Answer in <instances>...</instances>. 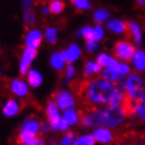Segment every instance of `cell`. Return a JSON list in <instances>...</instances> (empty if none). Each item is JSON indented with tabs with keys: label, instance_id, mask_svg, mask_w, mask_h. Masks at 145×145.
I'll use <instances>...</instances> for the list:
<instances>
[{
	"label": "cell",
	"instance_id": "ab89813d",
	"mask_svg": "<svg viewBox=\"0 0 145 145\" xmlns=\"http://www.w3.org/2000/svg\"><path fill=\"white\" fill-rule=\"evenodd\" d=\"M140 102H143V103H145V90H144V92L141 93V96H140Z\"/></svg>",
	"mask_w": 145,
	"mask_h": 145
},
{
	"label": "cell",
	"instance_id": "e575fe53",
	"mask_svg": "<svg viewBox=\"0 0 145 145\" xmlns=\"http://www.w3.org/2000/svg\"><path fill=\"white\" fill-rule=\"evenodd\" d=\"M52 132H54V129L48 121L41 124V134H43V135H48V134H50Z\"/></svg>",
	"mask_w": 145,
	"mask_h": 145
},
{
	"label": "cell",
	"instance_id": "8992f818",
	"mask_svg": "<svg viewBox=\"0 0 145 145\" xmlns=\"http://www.w3.org/2000/svg\"><path fill=\"white\" fill-rule=\"evenodd\" d=\"M46 117H47V121L53 127L54 132H58L59 123L61 121V118H63V113H61V110L58 107V105L54 100H49L46 105Z\"/></svg>",
	"mask_w": 145,
	"mask_h": 145
},
{
	"label": "cell",
	"instance_id": "603a6c76",
	"mask_svg": "<svg viewBox=\"0 0 145 145\" xmlns=\"http://www.w3.org/2000/svg\"><path fill=\"white\" fill-rule=\"evenodd\" d=\"M129 114L137 117L139 121L145 123V103L140 102V101H137V102H133L129 106Z\"/></svg>",
	"mask_w": 145,
	"mask_h": 145
},
{
	"label": "cell",
	"instance_id": "5b68a950",
	"mask_svg": "<svg viewBox=\"0 0 145 145\" xmlns=\"http://www.w3.org/2000/svg\"><path fill=\"white\" fill-rule=\"evenodd\" d=\"M43 42H44L43 31L38 27H30L24 36V46L28 47V48L39 49Z\"/></svg>",
	"mask_w": 145,
	"mask_h": 145
},
{
	"label": "cell",
	"instance_id": "44dd1931",
	"mask_svg": "<svg viewBox=\"0 0 145 145\" xmlns=\"http://www.w3.org/2000/svg\"><path fill=\"white\" fill-rule=\"evenodd\" d=\"M96 60L99 61L100 65H101L102 68H111V67H114V65L119 61L114 54L112 56V54L106 53V52H102V53H99V54H97Z\"/></svg>",
	"mask_w": 145,
	"mask_h": 145
},
{
	"label": "cell",
	"instance_id": "836d02e7",
	"mask_svg": "<svg viewBox=\"0 0 145 145\" xmlns=\"http://www.w3.org/2000/svg\"><path fill=\"white\" fill-rule=\"evenodd\" d=\"M85 50L88 53H96L100 49V42L92 39H85Z\"/></svg>",
	"mask_w": 145,
	"mask_h": 145
},
{
	"label": "cell",
	"instance_id": "52a82bcc",
	"mask_svg": "<svg viewBox=\"0 0 145 145\" xmlns=\"http://www.w3.org/2000/svg\"><path fill=\"white\" fill-rule=\"evenodd\" d=\"M37 54H38V49L28 48V47H25L24 48L22 53L20 56V60H19V72L21 75L27 74V71L31 69L35 59L37 58Z\"/></svg>",
	"mask_w": 145,
	"mask_h": 145
},
{
	"label": "cell",
	"instance_id": "2e32d148",
	"mask_svg": "<svg viewBox=\"0 0 145 145\" xmlns=\"http://www.w3.org/2000/svg\"><path fill=\"white\" fill-rule=\"evenodd\" d=\"M128 33L133 39V43L135 46H140L143 43V28L135 21L128 22Z\"/></svg>",
	"mask_w": 145,
	"mask_h": 145
},
{
	"label": "cell",
	"instance_id": "9a60e30c",
	"mask_svg": "<svg viewBox=\"0 0 145 145\" xmlns=\"http://www.w3.org/2000/svg\"><path fill=\"white\" fill-rule=\"evenodd\" d=\"M130 65L138 72L145 71V50L144 49H135L132 59H130Z\"/></svg>",
	"mask_w": 145,
	"mask_h": 145
},
{
	"label": "cell",
	"instance_id": "f1b7e54d",
	"mask_svg": "<svg viewBox=\"0 0 145 145\" xmlns=\"http://www.w3.org/2000/svg\"><path fill=\"white\" fill-rule=\"evenodd\" d=\"M70 3L79 11H89L92 9L91 0H70Z\"/></svg>",
	"mask_w": 145,
	"mask_h": 145
},
{
	"label": "cell",
	"instance_id": "ba28073f",
	"mask_svg": "<svg viewBox=\"0 0 145 145\" xmlns=\"http://www.w3.org/2000/svg\"><path fill=\"white\" fill-rule=\"evenodd\" d=\"M53 100L57 102L58 107H59L61 111L75 107V97L69 90H65V89L58 90V91L54 92Z\"/></svg>",
	"mask_w": 145,
	"mask_h": 145
},
{
	"label": "cell",
	"instance_id": "484cf974",
	"mask_svg": "<svg viewBox=\"0 0 145 145\" xmlns=\"http://www.w3.org/2000/svg\"><path fill=\"white\" fill-rule=\"evenodd\" d=\"M106 36V30L102 26V24H96L95 26H92V31H91V36H90L89 39H92V41H97L101 42Z\"/></svg>",
	"mask_w": 145,
	"mask_h": 145
},
{
	"label": "cell",
	"instance_id": "d6a6232c",
	"mask_svg": "<svg viewBox=\"0 0 145 145\" xmlns=\"http://www.w3.org/2000/svg\"><path fill=\"white\" fill-rule=\"evenodd\" d=\"M75 134L70 132V130H67V132H64L63 137H61V139L59 140V144L60 145H71L74 144V140H75Z\"/></svg>",
	"mask_w": 145,
	"mask_h": 145
},
{
	"label": "cell",
	"instance_id": "7a4b0ae2",
	"mask_svg": "<svg viewBox=\"0 0 145 145\" xmlns=\"http://www.w3.org/2000/svg\"><path fill=\"white\" fill-rule=\"evenodd\" d=\"M118 85L106 80L102 76L90 80L85 85L84 97L85 101L92 107L106 106L111 102L114 92L117 91Z\"/></svg>",
	"mask_w": 145,
	"mask_h": 145
},
{
	"label": "cell",
	"instance_id": "83f0119b",
	"mask_svg": "<svg viewBox=\"0 0 145 145\" xmlns=\"http://www.w3.org/2000/svg\"><path fill=\"white\" fill-rule=\"evenodd\" d=\"M48 8L52 15H60L65 9V3L63 0H50Z\"/></svg>",
	"mask_w": 145,
	"mask_h": 145
},
{
	"label": "cell",
	"instance_id": "e0dca14e",
	"mask_svg": "<svg viewBox=\"0 0 145 145\" xmlns=\"http://www.w3.org/2000/svg\"><path fill=\"white\" fill-rule=\"evenodd\" d=\"M102 67L97 60H88L84 65V70H82V75L85 79H92L95 75H100L102 71Z\"/></svg>",
	"mask_w": 145,
	"mask_h": 145
},
{
	"label": "cell",
	"instance_id": "4dcf8cb0",
	"mask_svg": "<svg viewBox=\"0 0 145 145\" xmlns=\"http://www.w3.org/2000/svg\"><path fill=\"white\" fill-rule=\"evenodd\" d=\"M91 31H92V26L85 25V26H81L76 32H75V36H76L78 38H81V39H89L90 36H91Z\"/></svg>",
	"mask_w": 145,
	"mask_h": 145
},
{
	"label": "cell",
	"instance_id": "7402d4cb",
	"mask_svg": "<svg viewBox=\"0 0 145 145\" xmlns=\"http://www.w3.org/2000/svg\"><path fill=\"white\" fill-rule=\"evenodd\" d=\"M113 68V70L116 71V74L118 75V78L121 79V80L123 81L124 79L128 76V75L132 72L133 70V68H132V65H130L128 61H122V60H119L117 64L114 65V67H112Z\"/></svg>",
	"mask_w": 145,
	"mask_h": 145
},
{
	"label": "cell",
	"instance_id": "277c9868",
	"mask_svg": "<svg viewBox=\"0 0 145 145\" xmlns=\"http://www.w3.org/2000/svg\"><path fill=\"white\" fill-rule=\"evenodd\" d=\"M135 46L134 43L125 41V39H121V41L116 42L113 46V54L117 57L118 60L122 61H130L134 52H135Z\"/></svg>",
	"mask_w": 145,
	"mask_h": 145
},
{
	"label": "cell",
	"instance_id": "ac0fdd59",
	"mask_svg": "<svg viewBox=\"0 0 145 145\" xmlns=\"http://www.w3.org/2000/svg\"><path fill=\"white\" fill-rule=\"evenodd\" d=\"M49 65L53 70L56 71H64L67 67V61H65L63 52H54L49 57Z\"/></svg>",
	"mask_w": 145,
	"mask_h": 145
},
{
	"label": "cell",
	"instance_id": "5bb4252c",
	"mask_svg": "<svg viewBox=\"0 0 145 145\" xmlns=\"http://www.w3.org/2000/svg\"><path fill=\"white\" fill-rule=\"evenodd\" d=\"M26 76V81L28 82L30 88L32 89H38L41 88L44 79H43V75L42 72L38 70V69H35V68H31L30 70L27 71V74L25 75Z\"/></svg>",
	"mask_w": 145,
	"mask_h": 145
},
{
	"label": "cell",
	"instance_id": "8fae6325",
	"mask_svg": "<svg viewBox=\"0 0 145 145\" xmlns=\"http://www.w3.org/2000/svg\"><path fill=\"white\" fill-rule=\"evenodd\" d=\"M61 52H63V54H64L67 64L76 63L82 56V48L79 43H70V44L65 47Z\"/></svg>",
	"mask_w": 145,
	"mask_h": 145
},
{
	"label": "cell",
	"instance_id": "f546056e",
	"mask_svg": "<svg viewBox=\"0 0 145 145\" xmlns=\"http://www.w3.org/2000/svg\"><path fill=\"white\" fill-rule=\"evenodd\" d=\"M22 21L24 25L26 27H32L37 21V15L32 11V10H27V11H24L22 15Z\"/></svg>",
	"mask_w": 145,
	"mask_h": 145
},
{
	"label": "cell",
	"instance_id": "1f68e13d",
	"mask_svg": "<svg viewBox=\"0 0 145 145\" xmlns=\"http://www.w3.org/2000/svg\"><path fill=\"white\" fill-rule=\"evenodd\" d=\"M76 76V68L74 64H67V67L64 69V80L65 82H69Z\"/></svg>",
	"mask_w": 145,
	"mask_h": 145
},
{
	"label": "cell",
	"instance_id": "74e56055",
	"mask_svg": "<svg viewBox=\"0 0 145 145\" xmlns=\"http://www.w3.org/2000/svg\"><path fill=\"white\" fill-rule=\"evenodd\" d=\"M41 14L43 16H48L50 15V11H49V8H48V5H42L41 6Z\"/></svg>",
	"mask_w": 145,
	"mask_h": 145
},
{
	"label": "cell",
	"instance_id": "9c48e42d",
	"mask_svg": "<svg viewBox=\"0 0 145 145\" xmlns=\"http://www.w3.org/2000/svg\"><path fill=\"white\" fill-rule=\"evenodd\" d=\"M9 89L16 99H26L30 95V85L26 80L21 78L12 79L9 84Z\"/></svg>",
	"mask_w": 145,
	"mask_h": 145
},
{
	"label": "cell",
	"instance_id": "d590c367",
	"mask_svg": "<svg viewBox=\"0 0 145 145\" xmlns=\"http://www.w3.org/2000/svg\"><path fill=\"white\" fill-rule=\"evenodd\" d=\"M43 144H46V140L41 135H36L26 143V145H43Z\"/></svg>",
	"mask_w": 145,
	"mask_h": 145
},
{
	"label": "cell",
	"instance_id": "cb8c5ba5",
	"mask_svg": "<svg viewBox=\"0 0 145 145\" xmlns=\"http://www.w3.org/2000/svg\"><path fill=\"white\" fill-rule=\"evenodd\" d=\"M43 36H44V42L48 44H56L59 39V28L57 26H48L43 31Z\"/></svg>",
	"mask_w": 145,
	"mask_h": 145
},
{
	"label": "cell",
	"instance_id": "30bf717a",
	"mask_svg": "<svg viewBox=\"0 0 145 145\" xmlns=\"http://www.w3.org/2000/svg\"><path fill=\"white\" fill-rule=\"evenodd\" d=\"M92 135L95 138L96 143H99V144H110L114 140V134L112 132V129L105 125L93 128Z\"/></svg>",
	"mask_w": 145,
	"mask_h": 145
},
{
	"label": "cell",
	"instance_id": "8d00e7d4",
	"mask_svg": "<svg viewBox=\"0 0 145 145\" xmlns=\"http://www.w3.org/2000/svg\"><path fill=\"white\" fill-rule=\"evenodd\" d=\"M20 1H21V6H22L24 11L32 10L35 6V0H20Z\"/></svg>",
	"mask_w": 145,
	"mask_h": 145
},
{
	"label": "cell",
	"instance_id": "60d3db41",
	"mask_svg": "<svg viewBox=\"0 0 145 145\" xmlns=\"http://www.w3.org/2000/svg\"><path fill=\"white\" fill-rule=\"evenodd\" d=\"M0 75H1V67H0Z\"/></svg>",
	"mask_w": 145,
	"mask_h": 145
},
{
	"label": "cell",
	"instance_id": "ffe728a7",
	"mask_svg": "<svg viewBox=\"0 0 145 145\" xmlns=\"http://www.w3.org/2000/svg\"><path fill=\"white\" fill-rule=\"evenodd\" d=\"M61 113H63V118L69 123L70 127H75L81 122V114L75 107H71V108H68V110H65V111H61Z\"/></svg>",
	"mask_w": 145,
	"mask_h": 145
},
{
	"label": "cell",
	"instance_id": "6da1fadb",
	"mask_svg": "<svg viewBox=\"0 0 145 145\" xmlns=\"http://www.w3.org/2000/svg\"><path fill=\"white\" fill-rule=\"evenodd\" d=\"M129 112L128 107H113L110 105L96 108L93 107L86 113L81 114V125L88 129H93L96 127H108L111 129L119 128L125 123Z\"/></svg>",
	"mask_w": 145,
	"mask_h": 145
},
{
	"label": "cell",
	"instance_id": "3957f363",
	"mask_svg": "<svg viewBox=\"0 0 145 145\" xmlns=\"http://www.w3.org/2000/svg\"><path fill=\"white\" fill-rule=\"evenodd\" d=\"M123 91L130 103L140 100L141 93L145 90V79L141 76V72H130L124 80L117 84Z\"/></svg>",
	"mask_w": 145,
	"mask_h": 145
},
{
	"label": "cell",
	"instance_id": "4fadbf2b",
	"mask_svg": "<svg viewBox=\"0 0 145 145\" xmlns=\"http://www.w3.org/2000/svg\"><path fill=\"white\" fill-rule=\"evenodd\" d=\"M106 28L113 35L121 36L128 32V22L121 19H110L106 22Z\"/></svg>",
	"mask_w": 145,
	"mask_h": 145
},
{
	"label": "cell",
	"instance_id": "d4e9b609",
	"mask_svg": "<svg viewBox=\"0 0 145 145\" xmlns=\"http://www.w3.org/2000/svg\"><path fill=\"white\" fill-rule=\"evenodd\" d=\"M92 17L96 24H103V22H107L111 19V12L106 8H99L93 11Z\"/></svg>",
	"mask_w": 145,
	"mask_h": 145
},
{
	"label": "cell",
	"instance_id": "7c38bea8",
	"mask_svg": "<svg viewBox=\"0 0 145 145\" xmlns=\"http://www.w3.org/2000/svg\"><path fill=\"white\" fill-rule=\"evenodd\" d=\"M21 111V103L16 99H9L1 107V113L6 118H14L20 113Z\"/></svg>",
	"mask_w": 145,
	"mask_h": 145
},
{
	"label": "cell",
	"instance_id": "f35d334b",
	"mask_svg": "<svg viewBox=\"0 0 145 145\" xmlns=\"http://www.w3.org/2000/svg\"><path fill=\"white\" fill-rule=\"evenodd\" d=\"M135 3L139 8H145V0H135Z\"/></svg>",
	"mask_w": 145,
	"mask_h": 145
},
{
	"label": "cell",
	"instance_id": "4316f807",
	"mask_svg": "<svg viewBox=\"0 0 145 145\" xmlns=\"http://www.w3.org/2000/svg\"><path fill=\"white\" fill-rule=\"evenodd\" d=\"M96 140L93 138L92 133H85L75 138L74 145H95Z\"/></svg>",
	"mask_w": 145,
	"mask_h": 145
},
{
	"label": "cell",
	"instance_id": "d6986e66",
	"mask_svg": "<svg viewBox=\"0 0 145 145\" xmlns=\"http://www.w3.org/2000/svg\"><path fill=\"white\" fill-rule=\"evenodd\" d=\"M41 124L42 123L39 122L38 118L28 117V118L25 119L22 123H21V128L20 129L26 130V132H30L32 134H35V135H37V134L41 133Z\"/></svg>",
	"mask_w": 145,
	"mask_h": 145
}]
</instances>
